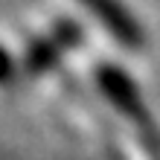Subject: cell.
<instances>
[{
  "label": "cell",
  "instance_id": "1",
  "mask_svg": "<svg viewBox=\"0 0 160 160\" xmlns=\"http://www.w3.org/2000/svg\"><path fill=\"white\" fill-rule=\"evenodd\" d=\"M82 3L88 6V12H93L102 23H105V29L114 35L117 41L128 44V47H140L146 41L143 29L137 26V21L131 18V12H125L117 0H82Z\"/></svg>",
  "mask_w": 160,
  "mask_h": 160
},
{
  "label": "cell",
  "instance_id": "2",
  "mask_svg": "<svg viewBox=\"0 0 160 160\" xmlns=\"http://www.w3.org/2000/svg\"><path fill=\"white\" fill-rule=\"evenodd\" d=\"M6 70H9V58H6V52L0 50V79L6 76Z\"/></svg>",
  "mask_w": 160,
  "mask_h": 160
}]
</instances>
